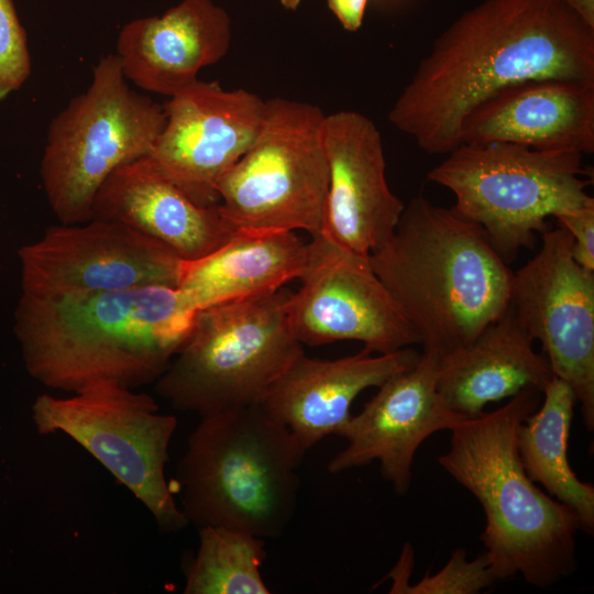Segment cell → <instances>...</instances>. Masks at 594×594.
I'll return each mask as SVG.
<instances>
[{
  "mask_svg": "<svg viewBox=\"0 0 594 594\" xmlns=\"http://www.w3.org/2000/svg\"><path fill=\"white\" fill-rule=\"evenodd\" d=\"M544 400L517 430V451L531 481L578 516L581 530H594V487L580 481L568 461V440L576 398L562 380L551 378Z\"/></svg>",
  "mask_w": 594,
  "mask_h": 594,
  "instance_id": "cell-23",
  "label": "cell"
},
{
  "mask_svg": "<svg viewBox=\"0 0 594 594\" xmlns=\"http://www.w3.org/2000/svg\"><path fill=\"white\" fill-rule=\"evenodd\" d=\"M292 292L198 310L183 345L155 381L174 409L199 417L260 405L274 382L304 353L288 316Z\"/></svg>",
  "mask_w": 594,
  "mask_h": 594,
  "instance_id": "cell-6",
  "label": "cell"
},
{
  "mask_svg": "<svg viewBox=\"0 0 594 594\" xmlns=\"http://www.w3.org/2000/svg\"><path fill=\"white\" fill-rule=\"evenodd\" d=\"M262 538L231 528H199V544L185 572V594H268L261 568Z\"/></svg>",
  "mask_w": 594,
  "mask_h": 594,
  "instance_id": "cell-24",
  "label": "cell"
},
{
  "mask_svg": "<svg viewBox=\"0 0 594 594\" xmlns=\"http://www.w3.org/2000/svg\"><path fill=\"white\" fill-rule=\"evenodd\" d=\"M321 133L329 188L320 235L369 256L388 240L405 208L387 184L381 133L370 118L352 110L326 116Z\"/></svg>",
  "mask_w": 594,
  "mask_h": 594,
  "instance_id": "cell-16",
  "label": "cell"
},
{
  "mask_svg": "<svg viewBox=\"0 0 594 594\" xmlns=\"http://www.w3.org/2000/svg\"><path fill=\"white\" fill-rule=\"evenodd\" d=\"M419 358L408 346L378 355L363 349L336 360L301 353L274 382L260 405L307 452L324 437L341 435L361 392L381 386L414 366Z\"/></svg>",
  "mask_w": 594,
  "mask_h": 594,
  "instance_id": "cell-17",
  "label": "cell"
},
{
  "mask_svg": "<svg viewBox=\"0 0 594 594\" xmlns=\"http://www.w3.org/2000/svg\"><path fill=\"white\" fill-rule=\"evenodd\" d=\"M163 108L166 123L150 162L197 205H219L218 185L255 141L265 100L198 79Z\"/></svg>",
  "mask_w": 594,
  "mask_h": 594,
  "instance_id": "cell-14",
  "label": "cell"
},
{
  "mask_svg": "<svg viewBox=\"0 0 594 594\" xmlns=\"http://www.w3.org/2000/svg\"><path fill=\"white\" fill-rule=\"evenodd\" d=\"M538 79L594 82V29L558 0H484L435 41L388 119L428 154H448L480 103Z\"/></svg>",
  "mask_w": 594,
  "mask_h": 594,
  "instance_id": "cell-1",
  "label": "cell"
},
{
  "mask_svg": "<svg viewBox=\"0 0 594 594\" xmlns=\"http://www.w3.org/2000/svg\"><path fill=\"white\" fill-rule=\"evenodd\" d=\"M556 219L572 237L574 260L594 272V206L558 215Z\"/></svg>",
  "mask_w": 594,
  "mask_h": 594,
  "instance_id": "cell-27",
  "label": "cell"
},
{
  "mask_svg": "<svg viewBox=\"0 0 594 594\" xmlns=\"http://www.w3.org/2000/svg\"><path fill=\"white\" fill-rule=\"evenodd\" d=\"M369 261L424 352L471 344L510 305L514 272L484 229L422 195Z\"/></svg>",
  "mask_w": 594,
  "mask_h": 594,
  "instance_id": "cell-3",
  "label": "cell"
},
{
  "mask_svg": "<svg viewBox=\"0 0 594 594\" xmlns=\"http://www.w3.org/2000/svg\"><path fill=\"white\" fill-rule=\"evenodd\" d=\"M280 2L286 9L295 10L299 6L300 0H280Z\"/></svg>",
  "mask_w": 594,
  "mask_h": 594,
  "instance_id": "cell-30",
  "label": "cell"
},
{
  "mask_svg": "<svg viewBox=\"0 0 594 594\" xmlns=\"http://www.w3.org/2000/svg\"><path fill=\"white\" fill-rule=\"evenodd\" d=\"M541 394L528 387L496 410L452 428L440 466L481 504L484 556L498 580L520 574L544 588L578 568L576 514L542 492L527 475L517 451V430L538 407Z\"/></svg>",
  "mask_w": 594,
  "mask_h": 594,
  "instance_id": "cell-4",
  "label": "cell"
},
{
  "mask_svg": "<svg viewBox=\"0 0 594 594\" xmlns=\"http://www.w3.org/2000/svg\"><path fill=\"white\" fill-rule=\"evenodd\" d=\"M367 0H328V6L348 31L361 28Z\"/></svg>",
  "mask_w": 594,
  "mask_h": 594,
  "instance_id": "cell-28",
  "label": "cell"
},
{
  "mask_svg": "<svg viewBox=\"0 0 594 594\" xmlns=\"http://www.w3.org/2000/svg\"><path fill=\"white\" fill-rule=\"evenodd\" d=\"M582 160L574 150L462 143L427 177L454 195L452 208L480 224L508 264L534 248L549 217L594 206Z\"/></svg>",
  "mask_w": 594,
  "mask_h": 594,
  "instance_id": "cell-7",
  "label": "cell"
},
{
  "mask_svg": "<svg viewBox=\"0 0 594 594\" xmlns=\"http://www.w3.org/2000/svg\"><path fill=\"white\" fill-rule=\"evenodd\" d=\"M305 454L261 405L200 417L176 469L188 522L280 537L296 510Z\"/></svg>",
  "mask_w": 594,
  "mask_h": 594,
  "instance_id": "cell-5",
  "label": "cell"
},
{
  "mask_svg": "<svg viewBox=\"0 0 594 594\" xmlns=\"http://www.w3.org/2000/svg\"><path fill=\"white\" fill-rule=\"evenodd\" d=\"M532 341L509 305L471 344L438 356L439 394L450 409L471 419L488 403L525 388L543 392L553 373Z\"/></svg>",
  "mask_w": 594,
  "mask_h": 594,
  "instance_id": "cell-21",
  "label": "cell"
},
{
  "mask_svg": "<svg viewBox=\"0 0 594 594\" xmlns=\"http://www.w3.org/2000/svg\"><path fill=\"white\" fill-rule=\"evenodd\" d=\"M539 252L513 276L510 308L538 340L553 375L581 405L594 429V272L573 257L571 234L561 226L541 233Z\"/></svg>",
  "mask_w": 594,
  "mask_h": 594,
  "instance_id": "cell-11",
  "label": "cell"
},
{
  "mask_svg": "<svg viewBox=\"0 0 594 594\" xmlns=\"http://www.w3.org/2000/svg\"><path fill=\"white\" fill-rule=\"evenodd\" d=\"M301 285L288 300L293 331L301 344L359 341L363 349L391 353L418 339L374 273L369 256L338 248L321 235Z\"/></svg>",
  "mask_w": 594,
  "mask_h": 594,
  "instance_id": "cell-13",
  "label": "cell"
},
{
  "mask_svg": "<svg viewBox=\"0 0 594 594\" xmlns=\"http://www.w3.org/2000/svg\"><path fill=\"white\" fill-rule=\"evenodd\" d=\"M571 9L584 23L594 29V0H558Z\"/></svg>",
  "mask_w": 594,
  "mask_h": 594,
  "instance_id": "cell-29",
  "label": "cell"
},
{
  "mask_svg": "<svg viewBox=\"0 0 594 594\" xmlns=\"http://www.w3.org/2000/svg\"><path fill=\"white\" fill-rule=\"evenodd\" d=\"M491 142L593 153L594 82L538 79L499 90L461 127V144Z\"/></svg>",
  "mask_w": 594,
  "mask_h": 594,
  "instance_id": "cell-20",
  "label": "cell"
},
{
  "mask_svg": "<svg viewBox=\"0 0 594 594\" xmlns=\"http://www.w3.org/2000/svg\"><path fill=\"white\" fill-rule=\"evenodd\" d=\"M495 581L484 553L469 560L464 549H457L439 572L426 574L414 585L405 583L397 594H474Z\"/></svg>",
  "mask_w": 594,
  "mask_h": 594,
  "instance_id": "cell-25",
  "label": "cell"
},
{
  "mask_svg": "<svg viewBox=\"0 0 594 594\" xmlns=\"http://www.w3.org/2000/svg\"><path fill=\"white\" fill-rule=\"evenodd\" d=\"M19 258L22 294L40 298L178 287L184 262L130 227L100 219L50 227Z\"/></svg>",
  "mask_w": 594,
  "mask_h": 594,
  "instance_id": "cell-12",
  "label": "cell"
},
{
  "mask_svg": "<svg viewBox=\"0 0 594 594\" xmlns=\"http://www.w3.org/2000/svg\"><path fill=\"white\" fill-rule=\"evenodd\" d=\"M437 366L438 355L422 352L414 366L378 386L341 431L348 444L329 461L328 471L337 474L378 461L384 480L397 494H406L420 444L468 419L450 409L439 394Z\"/></svg>",
  "mask_w": 594,
  "mask_h": 594,
  "instance_id": "cell-15",
  "label": "cell"
},
{
  "mask_svg": "<svg viewBox=\"0 0 594 594\" xmlns=\"http://www.w3.org/2000/svg\"><path fill=\"white\" fill-rule=\"evenodd\" d=\"M91 219L123 223L185 262L210 254L237 230L218 205L202 207L194 202L147 156L108 176L94 199Z\"/></svg>",
  "mask_w": 594,
  "mask_h": 594,
  "instance_id": "cell-18",
  "label": "cell"
},
{
  "mask_svg": "<svg viewBox=\"0 0 594 594\" xmlns=\"http://www.w3.org/2000/svg\"><path fill=\"white\" fill-rule=\"evenodd\" d=\"M324 117L308 102L265 101L255 141L218 185L219 210L234 229L321 234L329 188Z\"/></svg>",
  "mask_w": 594,
  "mask_h": 594,
  "instance_id": "cell-9",
  "label": "cell"
},
{
  "mask_svg": "<svg viewBox=\"0 0 594 594\" xmlns=\"http://www.w3.org/2000/svg\"><path fill=\"white\" fill-rule=\"evenodd\" d=\"M30 74L25 31L12 0H0V101L18 90Z\"/></svg>",
  "mask_w": 594,
  "mask_h": 594,
  "instance_id": "cell-26",
  "label": "cell"
},
{
  "mask_svg": "<svg viewBox=\"0 0 594 594\" xmlns=\"http://www.w3.org/2000/svg\"><path fill=\"white\" fill-rule=\"evenodd\" d=\"M312 241L295 231L237 229L210 254L183 262L178 289L196 310L275 292L309 267Z\"/></svg>",
  "mask_w": 594,
  "mask_h": 594,
  "instance_id": "cell-22",
  "label": "cell"
},
{
  "mask_svg": "<svg viewBox=\"0 0 594 594\" xmlns=\"http://www.w3.org/2000/svg\"><path fill=\"white\" fill-rule=\"evenodd\" d=\"M231 41L228 13L211 0H182L160 16L127 23L117 40L124 77L139 88L174 96L219 62Z\"/></svg>",
  "mask_w": 594,
  "mask_h": 594,
  "instance_id": "cell-19",
  "label": "cell"
},
{
  "mask_svg": "<svg viewBox=\"0 0 594 594\" xmlns=\"http://www.w3.org/2000/svg\"><path fill=\"white\" fill-rule=\"evenodd\" d=\"M196 312L177 287L165 285L21 294L14 331L29 374L46 387L74 393L110 381L135 388L164 373Z\"/></svg>",
  "mask_w": 594,
  "mask_h": 594,
  "instance_id": "cell-2",
  "label": "cell"
},
{
  "mask_svg": "<svg viewBox=\"0 0 594 594\" xmlns=\"http://www.w3.org/2000/svg\"><path fill=\"white\" fill-rule=\"evenodd\" d=\"M165 123L163 105L127 84L118 55L100 57L89 87L47 129L40 173L59 222L89 221L103 182L118 167L150 155Z\"/></svg>",
  "mask_w": 594,
  "mask_h": 594,
  "instance_id": "cell-8",
  "label": "cell"
},
{
  "mask_svg": "<svg viewBox=\"0 0 594 594\" xmlns=\"http://www.w3.org/2000/svg\"><path fill=\"white\" fill-rule=\"evenodd\" d=\"M40 435H67L124 485L163 532L189 522L165 477L177 418L160 413L156 400L116 382L101 381L73 396L42 394L32 406Z\"/></svg>",
  "mask_w": 594,
  "mask_h": 594,
  "instance_id": "cell-10",
  "label": "cell"
}]
</instances>
